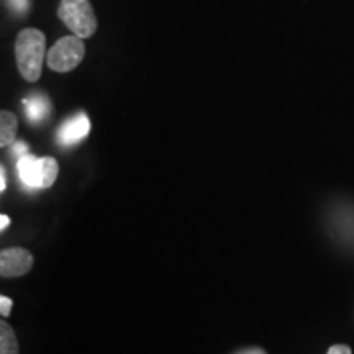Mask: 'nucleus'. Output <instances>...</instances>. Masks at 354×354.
Here are the masks:
<instances>
[{
	"mask_svg": "<svg viewBox=\"0 0 354 354\" xmlns=\"http://www.w3.org/2000/svg\"><path fill=\"white\" fill-rule=\"evenodd\" d=\"M44 55H46V37L41 30H20L15 41V56L19 73L25 81L37 82L41 77Z\"/></svg>",
	"mask_w": 354,
	"mask_h": 354,
	"instance_id": "obj_1",
	"label": "nucleus"
},
{
	"mask_svg": "<svg viewBox=\"0 0 354 354\" xmlns=\"http://www.w3.org/2000/svg\"><path fill=\"white\" fill-rule=\"evenodd\" d=\"M326 354H353V351L348 344H333V346H330Z\"/></svg>",
	"mask_w": 354,
	"mask_h": 354,
	"instance_id": "obj_13",
	"label": "nucleus"
},
{
	"mask_svg": "<svg viewBox=\"0 0 354 354\" xmlns=\"http://www.w3.org/2000/svg\"><path fill=\"white\" fill-rule=\"evenodd\" d=\"M10 148H12V154L17 158V161H19L20 158H24L25 154H28V145H26L25 141H15Z\"/></svg>",
	"mask_w": 354,
	"mask_h": 354,
	"instance_id": "obj_11",
	"label": "nucleus"
},
{
	"mask_svg": "<svg viewBox=\"0 0 354 354\" xmlns=\"http://www.w3.org/2000/svg\"><path fill=\"white\" fill-rule=\"evenodd\" d=\"M8 225H10V218H8L6 214L0 215V230H2V232H6V230L8 228Z\"/></svg>",
	"mask_w": 354,
	"mask_h": 354,
	"instance_id": "obj_16",
	"label": "nucleus"
},
{
	"mask_svg": "<svg viewBox=\"0 0 354 354\" xmlns=\"http://www.w3.org/2000/svg\"><path fill=\"white\" fill-rule=\"evenodd\" d=\"M0 354H19L17 336L6 320L0 322Z\"/></svg>",
	"mask_w": 354,
	"mask_h": 354,
	"instance_id": "obj_9",
	"label": "nucleus"
},
{
	"mask_svg": "<svg viewBox=\"0 0 354 354\" xmlns=\"http://www.w3.org/2000/svg\"><path fill=\"white\" fill-rule=\"evenodd\" d=\"M7 189V172L6 167H0V192H6Z\"/></svg>",
	"mask_w": 354,
	"mask_h": 354,
	"instance_id": "obj_14",
	"label": "nucleus"
},
{
	"mask_svg": "<svg viewBox=\"0 0 354 354\" xmlns=\"http://www.w3.org/2000/svg\"><path fill=\"white\" fill-rule=\"evenodd\" d=\"M91 131V122L84 112H79L57 128V143L61 146H74L87 138Z\"/></svg>",
	"mask_w": 354,
	"mask_h": 354,
	"instance_id": "obj_5",
	"label": "nucleus"
},
{
	"mask_svg": "<svg viewBox=\"0 0 354 354\" xmlns=\"http://www.w3.org/2000/svg\"><path fill=\"white\" fill-rule=\"evenodd\" d=\"M19 179L26 189H41V158L25 154L17 161Z\"/></svg>",
	"mask_w": 354,
	"mask_h": 354,
	"instance_id": "obj_6",
	"label": "nucleus"
},
{
	"mask_svg": "<svg viewBox=\"0 0 354 354\" xmlns=\"http://www.w3.org/2000/svg\"><path fill=\"white\" fill-rule=\"evenodd\" d=\"M10 3L12 6L15 3L17 10H25V8L28 7V0H10Z\"/></svg>",
	"mask_w": 354,
	"mask_h": 354,
	"instance_id": "obj_17",
	"label": "nucleus"
},
{
	"mask_svg": "<svg viewBox=\"0 0 354 354\" xmlns=\"http://www.w3.org/2000/svg\"><path fill=\"white\" fill-rule=\"evenodd\" d=\"M25 113L30 123H41L50 117L51 113V102L41 92L32 94L24 100Z\"/></svg>",
	"mask_w": 354,
	"mask_h": 354,
	"instance_id": "obj_7",
	"label": "nucleus"
},
{
	"mask_svg": "<svg viewBox=\"0 0 354 354\" xmlns=\"http://www.w3.org/2000/svg\"><path fill=\"white\" fill-rule=\"evenodd\" d=\"M59 166L55 158H41V189H48L55 184Z\"/></svg>",
	"mask_w": 354,
	"mask_h": 354,
	"instance_id": "obj_10",
	"label": "nucleus"
},
{
	"mask_svg": "<svg viewBox=\"0 0 354 354\" xmlns=\"http://www.w3.org/2000/svg\"><path fill=\"white\" fill-rule=\"evenodd\" d=\"M234 354H268V353L261 348H248V349H241V351H238Z\"/></svg>",
	"mask_w": 354,
	"mask_h": 354,
	"instance_id": "obj_15",
	"label": "nucleus"
},
{
	"mask_svg": "<svg viewBox=\"0 0 354 354\" xmlns=\"http://www.w3.org/2000/svg\"><path fill=\"white\" fill-rule=\"evenodd\" d=\"M84 56H86V44L82 38L76 35H69L53 44V48L48 51L46 63L50 69L56 73H69V71L76 69L82 63Z\"/></svg>",
	"mask_w": 354,
	"mask_h": 354,
	"instance_id": "obj_3",
	"label": "nucleus"
},
{
	"mask_svg": "<svg viewBox=\"0 0 354 354\" xmlns=\"http://www.w3.org/2000/svg\"><path fill=\"white\" fill-rule=\"evenodd\" d=\"M33 268V254L24 248H10L0 253V274L2 277L25 276Z\"/></svg>",
	"mask_w": 354,
	"mask_h": 354,
	"instance_id": "obj_4",
	"label": "nucleus"
},
{
	"mask_svg": "<svg viewBox=\"0 0 354 354\" xmlns=\"http://www.w3.org/2000/svg\"><path fill=\"white\" fill-rule=\"evenodd\" d=\"M17 130H19V118L15 113L2 110L0 112V146L7 148L15 143Z\"/></svg>",
	"mask_w": 354,
	"mask_h": 354,
	"instance_id": "obj_8",
	"label": "nucleus"
},
{
	"mask_svg": "<svg viewBox=\"0 0 354 354\" xmlns=\"http://www.w3.org/2000/svg\"><path fill=\"white\" fill-rule=\"evenodd\" d=\"M57 17L76 37L86 39L95 33L97 17L88 0H61Z\"/></svg>",
	"mask_w": 354,
	"mask_h": 354,
	"instance_id": "obj_2",
	"label": "nucleus"
},
{
	"mask_svg": "<svg viewBox=\"0 0 354 354\" xmlns=\"http://www.w3.org/2000/svg\"><path fill=\"white\" fill-rule=\"evenodd\" d=\"M10 310H12V299L2 295V297H0V313H2V317L10 315Z\"/></svg>",
	"mask_w": 354,
	"mask_h": 354,
	"instance_id": "obj_12",
	"label": "nucleus"
}]
</instances>
